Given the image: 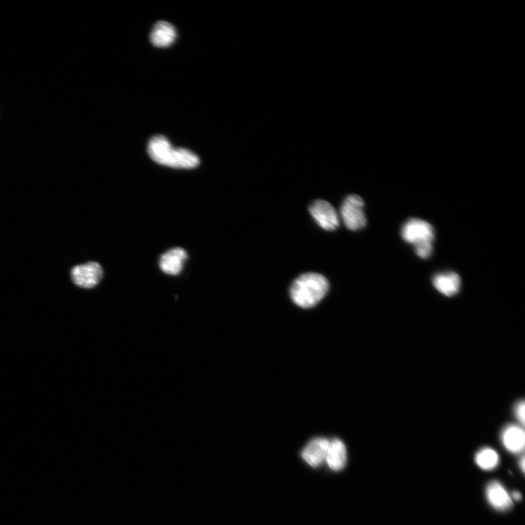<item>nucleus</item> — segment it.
<instances>
[{"label":"nucleus","mask_w":525,"mask_h":525,"mask_svg":"<svg viewBox=\"0 0 525 525\" xmlns=\"http://www.w3.org/2000/svg\"><path fill=\"white\" fill-rule=\"evenodd\" d=\"M310 212L318 225L326 231H334L339 225L336 210L326 201H315L310 205Z\"/></svg>","instance_id":"nucleus-6"},{"label":"nucleus","mask_w":525,"mask_h":525,"mask_svg":"<svg viewBox=\"0 0 525 525\" xmlns=\"http://www.w3.org/2000/svg\"><path fill=\"white\" fill-rule=\"evenodd\" d=\"M187 258L188 254L184 249L173 248L160 258L159 267L167 275L178 276L184 268Z\"/></svg>","instance_id":"nucleus-8"},{"label":"nucleus","mask_w":525,"mask_h":525,"mask_svg":"<svg viewBox=\"0 0 525 525\" xmlns=\"http://www.w3.org/2000/svg\"><path fill=\"white\" fill-rule=\"evenodd\" d=\"M524 409L525 406L524 401L520 402L515 406V415L520 422H521L522 426L524 425L525 419Z\"/></svg>","instance_id":"nucleus-15"},{"label":"nucleus","mask_w":525,"mask_h":525,"mask_svg":"<svg viewBox=\"0 0 525 525\" xmlns=\"http://www.w3.org/2000/svg\"><path fill=\"white\" fill-rule=\"evenodd\" d=\"M347 461V452L345 443L339 439L329 440L325 461L329 469L334 472H339L344 469Z\"/></svg>","instance_id":"nucleus-9"},{"label":"nucleus","mask_w":525,"mask_h":525,"mask_svg":"<svg viewBox=\"0 0 525 525\" xmlns=\"http://www.w3.org/2000/svg\"><path fill=\"white\" fill-rule=\"evenodd\" d=\"M486 498L489 504L498 511H506L512 506V498L504 485L497 481L487 485Z\"/></svg>","instance_id":"nucleus-10"},{"label":"nucleus","mask_w":525,"mask_h":525,"mask_svg":"<svg viewBox=\"0 0 525 525\" xmlns=\"http://www.w3.org/2000/svg\"><path fill=\"white\" fill-rule=\"evenodd\" d=\"M329 289L328 280L317 273H306L292 284V301L304 309L314 307L325 297Z\"/></svg>","instance_id":"nucleus-2"},{"label":"nucleus","mask_w":525,"mask_h":525,"mask_svg":"<svg viewBox=\"0 0 525 525\" xmlns=\"http://www.w3.org/2000/svg\"><path fill=\"white\" fill-rule=\"evenodd\" d=\"M475 462L481 469L487 472L492 471L498 466L500 456L493 449L485 448L476 453Z\"/></svg>","instance_id":"nucleus-14"},{"label":"nucleus","mask_w":525,"mask_h":525,"mask_svg":"<svg viewBox=\"0 0 525 525\" xmlns=\"http://www.w3.org/2000/svg\"><path fill=\"white\" fill-rule=\"evenodd\" d=\"M502 443L511 453L518 454L524 449L525 435L523 428L515 425L504 428L501 435Z\"/></svg>","instance_id":"nucleus-12"},{"label":"nucleus","mask_w":525,"mask_h":525,"mask_svg":"<svg viewBox=\"0 0 525 525\" xmlns=\"http://www.w3.org/2000/svg\"><path fill=\"white\" fill-rule=\"evenodd\" d=\"M147 153L155 162L169 167L191 169L200 164L197 155L185 148L175 149L162 135L154 136L150 140Z\"/></svg>","instance_id":"nucleus-1"},{"label":"nucleus","mask_w":525,"mask_h":525,"mask_svg":"<svg viewBox=\"0 0 525 525\" xmlns=\"http://www.w3.org/2000/svg\"><path fill=\"white\" fill-rule=\"evenodd\" d=\"M177 37L175 27L170 23L160 21L154 26L150 38L156 47L165 48L172 45Z\"/></svg>","instance_id":"nucleus-11"},{"label":"nucleus","mask_w":525,"mask_h":525,"mask_svg":"<svg viewBox=\"0 0 525 525\" xmlns=\"http://www.w3.org/2000/svg\"><path fill=\"white\" fill-rule=\"evenodd\" d=\"M524 463H525V460H524V456H522V458L521 459L520 462V466L521 467V469H522V472H524V467H525V464Z\"/></svg>","instance_id":"nucleus-17"},{"label":"nucleus","mask_w":525,"mask_h":525,"mask_svg":"<svg viewBox=\"0 0 525 525\" xmlns=\"http://www.w3.org/2000/svg\"><path fill=\"white\" fill-rule=\"evenodd\" d=\"M71 277L77 286L86 289H93L103 277V269L98 262H89L75 267Z\"/></svg>","instance_id":"nucleus-5"},{"label":"nucleus","mask_w":525,"mask_h":525,"mask_svg":"<svg viewBox=\"0 0 525 525\" xmlns=\"http://www.w3.org/2000/svg\"><path fill=\"white\" fill-rule=\"evenodd\" d=\"M512 498L515 500L519 501L522 499V495L519 492H515L513 493Z\"/></svg>","instance_id":"nucleus-16"},{"label":"nucleus","mask_w":525,"mask_h":525,"mask_svg":"<svg viewBox=\"0 0 525 525\" xmlns=\"http://www.w3.org/2000/svg\"><path fill=\"white\" fill-rule=\"evenodd\" d=\"M402 236L405 242L415 247L432 244L435 233L433 227L428 222L417 219H409L402 230Z\"/></svg>","instance_id":"nucleus-4"},{"label":"nucleus","mask_w":525,"mask_h":525,"mask_svg":"<svg viewBox=\"0 0 525 525\" xmlns=\"http://www.w3.org/2000/svg\"><path fill=\"white\" fill-rule=\"evenodd\" d=\"M328 444L329 440L326 438L313 439L302 452L303 460L313 467L321 465L326 461Z\"/></svg>","instance_id":"nucleus-7"},{"label":"nucleus","mask_w":525,"mask_h":525,"mask_svg":"<svg viewBox=\"0 0 525 525\" xmlns=\"http://www.w3.org/2000/svg\"><path fill=\"white\" fill-rule=\"evenodd\" d=\"M365 203L355 194L348 196L341 205V216L348 230L358 231L366 227L367 219L363 208Z\"/></svg>","instance_id":"nucleus-3"},{"label":"nucleus","mask_w":525,"mask_h":525,"mask_svg":"<svg viewBox=\"0 0 525 525\" xmlns=\"http://www.w3.org/2000/svg\"><path fill=\"white\" fill-rule=\"evenodd\" d=\"M432 284L441 293L450 297L460 291L461 279L455 272L439 273L433 277Z\"/></svg>","instance_id":"nucleus-13"}]
</instances>
